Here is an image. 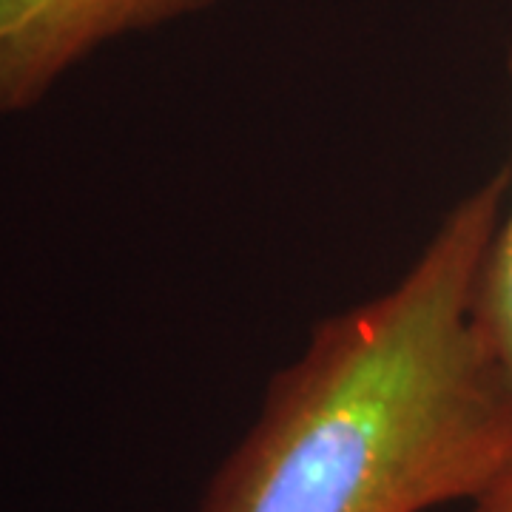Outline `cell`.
<instances>
[{
	"label": "cell",
	"instance_id": "6da1fadb",
	"mask_svg": "<svg viewBox=\"0 0 512 512\" xmlns=\"http://www.w3.org/2000/svg\"><path fill=\"white\" fill-rule=\"evenodd\" d=\"M510 168L456 202L407 274L325 319L276 373L200 512H427L512 453V382L473 316Z\"/></svg>",
	"mask_w": 512,
	"mask_h": 512
},
{
	"label": "cell",
	"instance_id": "7a4b0ae2",
	"mask_svg": "<svg viewBox=\"0 0 512 512\" xmlns=\"http://www.w3.org/2000/svg\"><path fill=\"white\" fill-rule=\"evenodd\" d=\"M217 0H0V117L37 106L117 37L197 15Z\"/></svg>",
	"mask_w": 512,
	"mask_h": 512
},
{
	"label": "cell",
	"instance_id": "3957f363",
	"mask_svg": "<svg viewBox=\"0 0 512 512\" xmlns=\"http://www.w3.org/2000/svg\"><path fill=\"white\" fill-rule=\"evenodd\" d=\"M507 69L512 86V49ZM473 316L484 345L512 382V180L504 211L478 268Z\"/></svg>",
	"mask_w": 512,
	"mask_h": 512
},
{
	"label": "cell",
	"instance_id": "277c9868",
	"mask_svg": "<svg viewBox=\"0 0 512 512\" xmlns=\"http://www.w3.org/2000/svg\"><path fill=\"white\" fill-rule=\"evenodd\" d=\"M470 512H512V453L470 501Z\"/></svg>",
	"mask_w": 512,
	"mask_h": 512
}]
</instances>
